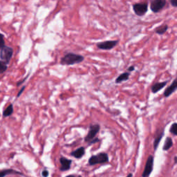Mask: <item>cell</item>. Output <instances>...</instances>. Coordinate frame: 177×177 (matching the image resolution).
<instances>
[{"instance_id": "cell-25", "label": "cell", "mask_w": 177, "mask_h": 177, "mask_svg": "<svg viewBox=\"0 0 177 177\" xmlns=\"http://www.w3.org/2000/svg\"><path fill=\"white\" fill-rule=\"evenodd\" d=\"M127 70L130 72L133 71H134V70H135V67H134V66H130L129 67H128Z\"/></svg>"}, {"instance_id": "cell-27", "label": "cell", "mask_w": 177, "mask_h": 177, "mask_svg": "<svg viewBox=\"0 0 177 177\" xmlns=\"http://www.w3.org/2000/svg\"><path fill=\"white\" fill-rule=\"evenodd\" d=\"M24 89H25V87H22V89H21V90L20 91V92L18 93V97H20V95L21 94H22V93L23 92V91L24 90Z\"/></svg>"}, {"instance_id": "cell-30", "label": "cell", "mask_w": 177, "mask_h": 177, "mask_svg": "<svg viewBox=\"0 0 177 177\" xmlns=\"http://www.w3.org/2000/svg\"><path fill=\"white\" fill-rule=\"evenodd\" d=\"M66 177H76L75 175H69V176H67Z\"/></svg>"}, {"instance_id": "cell-15", "label": "cell", "mask_w": 177, "mask_h": 177, "mask_svg": "<svg viewBox=\"0 0 177 177\" xmlns=\"http://www.w3.org/2000/svg\"><path fill=\"white\" fill-rule=\"evenodd\" d=\"M168 29V26L167 24H162L158 26L154 29V32L158 35H163L167 32Z\"/></svg>"}, {"instance_id": "cell-9", "label": "cell", "mask_w": 177, "mask_h": 177, "mask_svg": "<svg viewBox=\"0 0 177 177\" xmlns=\"http://www.w3.org/2000/svg\"><path fill=\"white\" fill-rule=\"evenodd\" d=\"M177 90V77L173 80V82H172V84L170 85L169 87H167L166 89L164 91V96L165 98H168L170 96L172 93Z\"/></svg>"}, {"instance_id": "cell-16", "label": "cell", "mask_w": 177, "mask_h": 177, "mask_svg": "<svg viewBox=\"0 0 177 177\" xmlns=\"http://www.w3.org/2000/svg\"><path fill=\"white\" fill-rule=\"evenodd\" d=\"M173 146V140L170 137H167L165 140V144L163 147V150L164 151L169 150Z\"/></svg>"}, {"instance_id": "cell-4", "label": "cell", "mask_w": 177, "mask_h": 177, "mask_svg": "<svg viewBox=\"0 0 177 177\" xmlns=\"http://www.w3.org/2000/svg\"><path fill=\"white\" fill-rule=\"evenodd\" d=\"M118 40H106V41L98 42L96 44V46L99 49L108 51L112 50L114 47H116L118 45Z\"/></svg>"}, {"instance_id": "cell-2", "label": "cell", "mask_w": 177, "mask_h": 177, "mask_svg": "<svg viewBox=\"0 0 177 177\" xmlns=\"http://www.w3.org/2000/svg\"><path fill=\"white\" fill-rule=\"evenodd\" d=\"M109 156L106 153H99L97 155H93L89 158V164L90 165H95L96 164H102L107 163Z\"/></svg>"}, {"instance_id": "cell-1", "label": "cell", "mask_w": 177, "mask_h": 177, "mask_svg": "<svg viewBox=\"0 0 177 177\" xmlns=\"http://www.w3.org/2000/svg\"><path fill=\"white\" fill-rule=\"evenodd\" d=\"M84 57L82 55L73 53H69L62 58L60 63L63 65H73L76 64L81 63L84 61Z\"/></svg>"}, {"instance_id": "cell-23", "label": "cell", "mask_w": 177, "mask_h": 177, "mask_svg": "<svg viewBox=\"0 0 177 177\" xmlns=\"http://www.w3.org/2000/svg\"><path fill=\"white\" fill-rule=\"evenodd\" d=\"M99 141V139L98 138H94V139H93L92 140H91V141H90L89 142V145H91V144H93V143H95V142H98Z\"/></svg>"}, {"instance_id": "cell-26", "label": "cell", "mask_w": 177, "mask_h": 177, "mask_svg": "<svg viewBox=\"0 0 177 177\" xmlns=\"http://www.w3.org/2000/svg\"><path fill=\"white\" fill-rule=\"evenodd\" d=\"M28 77H29V76H26V78H25L24 79V80H22V81H20V82H18V83H17V85H18V86H20V85L21 84H22V83H23V82H24V81H25L26 80V78H28Z\"/></svg>"}, {"instance_id": "cell-10", "label": "cell", "mask_w": 177, "mask_h": 177, "mask_svg": "<svg viewBox=\"0 0 177 177\" xmlns=\"http://www.w3.org/2000/svg\"><path fill=\"white\" fill-rule=\"evenodd\" d=\"M164 136V129H158L155 135L154 140H153V150L156 151L157 150L159 145L162 140V138Z\"/></svg>"}, {"instance_id": "cell-8", "label": "cell", "mask_w": 177, "mask_h": 177, "mask_svg": "<svg viewBox=\"0 0 177 177\" xmlns=\"http://www.w3.org/2000/svg\"><path fill=\"white\" fill-rule=\"evenodd\" d=\"M153 167V156L150 155L147 159V162L145 166L144 171L142 174V177H149L152 173Z\"/></svg>"}, {"instance_id": "cell-28", "label": "cell", "mask_w": 177, "mask_h": 177, "mask_svg": "<svg viewBox=\"0 0 177 177\" xmlns=\"http://www.w3.org/2000/svg\"><path fill=\"white\" fill-rule=\"evenodd\" d=\"M177 163V156L174 157V164Z\"/></svg>"}, {"instance_id": "cell-31", "label": "cell", "mask_w": 177, "mask_h": 177, "mask_svg": "<svg viewBox=\"0 0 177 177\" xmlns=\"http://www.w3.org/2000/svg\"><path fill=\"white\" fill-rule=\"evenodd\" d=\"M78 177H82L81 176H78Z\"/></svg>"}, {"instance_id": "cell-3", "label": "cell", "mask_w": 177, "mask_h": 177, "mask_svg": "<svg viewBox=\"0 0 177 177\" xmlns=\"http://www.w3.org/2000/svg\"><path fill=\"white\" fill-rule=\"evenodd\" d=\"M12 54H13V50H12V48L11 47H9V46H4L1 49L0 57L4 61V62H5L6 64H8L12 58Z\"/></svg>"}, {"instance_id": "cell-20", "label": "cell", "mask_w": 177, "mask_h": 177, "mask_svg": "<svg viewBox=\"0 0 177 177\" xmlns=\"http://www.w3.org/2000/svg\"><path fill=\"white\" fill-rule=\"evenodd\" d=\"M7 69V66L6 64L4 62L0 61V73H3Z\"/></svg>"}, {"instance_id": "cell-21", "label": "cell", "mask_w": 177, "mask_h": 177, "mask_svg": "<svg viewBox=\"0 0 177 177\" xmlns=\"http://www.w3.org/2000/svg\"><path fill=\"white\" fill-rule=\"evenodd\" d=\"M4 46H5V43H4V36L1 34H0V49H1Z\"/></svg>"}, {"instance_id": "cell-22", "label": "cell", "mask_w": 177, "mask_h": 177, "mask_svg": "<svg viewBox=\"0 0 177 177\" xmlns=\"http://www.w3.org/2000/svg\"><path fill=\"white\" fill-rule=\"evenodd\" d=\"M170 4L172 6L177 8V0H170Z\"/></svg>"}, {"instance_id": "cell-11", "label": "cell", "mask_w": 177, "mask_h": 177, "mask_svg": "<svg viewBox=\"0 0 177 177\" xmlns=\"http://www.w3.org/2000/svg\"><path fill=\"white\" fill-rule=\"evenodd\" d=\"M59 161H60L62 165L60 167L61 171H67V170L70 169L72 163L71 160L68 159L65 157H61L60 159H59Z\"/></svg>"}, {"instance_id": "cell-7", "label": "cell", "mask_w": 177, "mask_h": 177, "mask_svg": "<svg viewBox=\"0 0 177 177\" xmlns=\"http://www.w3.org/2000/svg\"><path fill=\"white\" fill-rule=\"evenodd\" d=\"M100 129H101V127H100V125L98 124L91 125L90 128H89V133L87 134L86 137L84 138L85 142H89L93 139H94L95 136H96L97 134L99 132Z\"/></svg>"}, {"instance_id": "cell-13", "label": "cell", "mask_w": 177, "mask_h": 177, "mask_svg": "<svg viewBox=\"0 0 177 177\" xmlns=\"http://www.w3.org/2000/svg\"><path fill=\"white\" fill-rule=\"evenodd\" d=\"M85 153V150L84 148L81 147V148L77 149L76 151H73L71 153V155L72 156L76 158V159H80L82 158Z\"/></svg>"}, {"instance_id": "cell-19", "label": "cell", "mask_w": 177, "mask_h": 177, "mask_svg": "<svg viewBox=\"0 0 177 177\" xmlns=\"http://www.w3.org/2000/svg\"><path fill=\"white\" fill-rule=\"evenodd\" d=\"M170 133L173 134L174 136H177V123H174L171 125L170 129Z\"/></svg>"}, {"instance_id": "cell-5", "label": "cell", "mask_w": 177, "mask_h": 177, "mask_svg": "<svg viewBox=\"0 0 177 177\" xmlns=\"http://www.w3.org/2000/svg\"><path fill=\"white\" fill-rule=\"evenodd\" d=\"M134 13L138 16H143L148 10V3H138L133 5Z\"/></svg>"}, {"instance_id": "cell-29", "label": "cell", "mask_w": 177, "mask_h": 177, "mask_svg": "<svg viewBox=\"0 0 177 177\" xmlns=\"http://www.w3.org/2000/svg\"><path fill=\"white\" fill-rule=\"evenodd\" d=\"M132 176H133V175H132V174H131V173H130V174H128L127 177H132Z\"/></svg>"}, {"instance_id": "cell-18", "label": "cell", "mask_w": 177, "mask_h": 177, "mask_svg": "<svg viewBox=\"0 0 177 177\" xmlns=\"http://www.w3.org/2000/svg\"><path fill=\"white\" fill-rule=\"evenodd\" d=\"M12 173L20 174V173H19L18 172H16V171H15V170H0V177H4L6 175H8V174H12Z\"/></svg>"}, {"instance_id": "cell-14", "label": "cell", "mask_w": 177, "mask_h": 177, "mask_svg": "<svg viewBox=\"0 0 177 177\" xmlns=\"http://www.w3.org/2000/svg\"><path fill=\"white\" fill-rule=\"evenodd\" d=\"M129 76H130V73L129 72H125V73H121L120 76L117 77V78L116 79V81H115V82H116V83H117V84H119V83L124 82V81H127L128 79H129Z\"/></svg>"}, {"instance_id": "cell-17", "label": "cell", "mask_w": 177, "mask_h": 177, "mask_svg": "<svg viewBox=\"0 0 177 177\" xmlns=\"http://www.w3.org/2000/svg\"><path fill=\"white\" fill-rule=\"evenodd\" d=\"M12 112H13V106H12V104H10V105L4 111L3 115L4 117H7L10 116V115L12 114Z\"/></svg>"}, {"instance_id": "cell-6", "label": "cell", "mask_w": 177, "mask_h": 177, "mask_svg": "<svg viewBox=\"0 0 177 177\" xmlns=\"http://www.w3.org/2000/svg\"><path fill=\"white\" fill-rule=\"evenodd\" d=\"M166 3H167L166 0H151V10L154 13L159 12L165 7Z\"/></svg>"}, {"instance_id": "cell-24", "label": "cell", "mask_w": 177, "mask_h": 177, "mask_svg": "<svg viewBox=\"0 0 177 177\" xmlns=\"http://www.w3.org/2000/svg\"><path fill=\"white\" fill-rule=\"evenodd\" d=\"M42 176H43L44 177H47L48 176V171H46V170H44V171L42 172Z\"/></svg>"}, {"instance_id": "cell-12", "label": "cell", "mask_w": 177, "mask_h": 177, "mask_svg": "<svg viewBox=\"0 0 177 177\" xmlns=\"http://www.w3.org/2000/svg\"><path fill=\"white\" fill-rule=\"evenodd\" d=\"M167 84V81H164V82H156L155 84H153L152 87H151V91L153 93H156L159 92V91H161L163 87H165Z\"/></svg>"}]
</instances>
